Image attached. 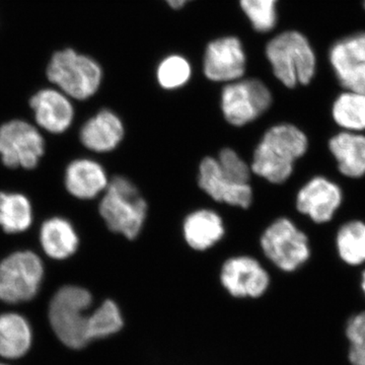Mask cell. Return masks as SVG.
I'll return each instance as SVG.
<instances>
[{"label": "cell", "mask_w": 365, "mask_h": 365, "mask_svg": "<svg viewBox=\"0 0 365 365\" xmlns=\"http://www.w3.org/2000/svg\"><path fill=\"white\" fill-rule=\"evenodd\" d=\"M220 281L232 297L258 299L268 289L270 278L256 259L240 256L228 259L223 264Z\"/></svg>", "instance_id": "10"}, {"label": "cell", "mask_w": 365, "mask_h": 365, "mask_svg": "<svg viewBox=\"0 0 365 365\" xmlns=\"http://www.w3.org/2000/svg\"><path fill=\"white\" fill-rule=\"evenodd\" d=\"M100 213L112 232L134 240L143 230L148 203L130 180L115 177L106 189L100 203Z\"/></svg>", "instance_id": "3"}, {"label": "cell", "mask_w": 365, "mask_h": 365, "mask_svg": "<svg viewBox=\"0 0 365 365\" xmlns=\"http://www.w3.org/2000/svg\"><path fill=\"white\" fill-rule=\"evenodd\" d=\"M199 186L217 202L249 208L253 200V192L249 184H239L222 174L217 160L205 158L199 167Z\"/></svg>", "instance_id": "13"}, {"label": "cell", "mask_w": 365, "mask_h": 365, "mask_svg": "<svg viewBox=\"0 0 365 365\" xmlns=\"http://www.w3.org/2000/svg\"><path fill=\"white\" fill-rule=\"evenodd\" d=\"M124 322L116 302L106 300L88 316V337L90 340L110 337L123 328Z\"/></svg>", "instance_id": "25"}, {"label": "cell", "mask_w": 365, "mask_h": 365, "mask_svg": "<svg viewBox=\"0 0 365 365\" xmlns=\"http://www.w3.org/2000/svg\"><path fill=\"white\" fill-rule=\"evenodd\" d=\"M44 275L42 261L33 252H16L0 263V300L28 302L39 292Z\"/></svg>", "instance_id": "6"}, {"label": "cell", "mask_w": 365, "mask_h": 365, "mask_svg": "<svg viewBox=\"0 0 365 365\" xmlns=\"http://www.w3.org/2000/svg\"><path fill=\"white\" fill-rule=\"evenodd\" d=\"M340 258L349 265L365 262V223L350 222L340 227L336 239Z\"/></svg>", "instance_id": "24"}, {"label": "cell", "mask_w": 365, "mask_h": 365, "mask_svg": "<svg viewBox=\"0 0 365 365\" xmlns=\"http://www.w3.org/2000/svg\"><path fill=\"white\" fill-rule=\"evenodd\" d=\"M33 211L26 196L0 192V227L7 234L23 232L31 227Z\"/></svg>", "instance_id": "22"}, {"label": "cell", "mask_w": 365, "mask_h": 365, "mask_svg": "<svg viewBox=\"0 0 365 365\" xmlns=\"http://www.w3.org/2000/svg\"><path fill=\"white\" fill-rule=\"evenodd\" d=\"M187 244L196 251H206L225 235L222 217L213 210L200 209L187 216L182 225Z\"/></svg>", "instance_id": "17"}, {"label": "cell", "mask_w": 365, "mask_h": 365, "mask_svg": "<svg viewBox=\"0 0 365 365\" xmlns=\"http://www.w3.org/2000/svg\"><path fill=\"white\" fill-rule=\"evenodd\" d=\"M278 0H240L244 13L257 32L268 33L277 24Z\"/></svg>", "instance_id": "26"}, {"label": "cell", "mask_w": 365, "mask_h": 365, "mask_svg": "<svg viewBox=\"0 0 365 365\" xmlns=\"http://www.w3.org/2000/svg\"><path fill=\"white\" fill-rule=\"evenodd\" d=\"M36 121L45 130L62 133L69 128L74 111L71 101L61 91L46 88L31 98Z\"/></svg>", "instance_id": "14"}, {"label": "cell", "mask_w": 365, "mask_h": 365, "mask_svg": "<svg viewBox=\"0 0 365 365\" xmlns=\"http://www.w3.org/2000/svg\"><path fill=\"white\" fill-rule=\"evenodd\" d=\"M272 93L259 79L232 81L223 88L222 110L228 123L241 127L258 119L272 105Z\"/></svg>", "instance_id": "8"}, {"label": "cell", "mask_w": 365, "mask_h": 365, "mask_svg": "<svg viewBox=\"0 0 365 365\" xmlns=\"http://www.w3.org/2000/svg\"><path fill=\"white\" fill-rule=\"evenodd\" d=\"M0 365H4V364H0Z\"/></svg>", "instance_id": "33"}, {"label": "cell", "mask_w": 365, "mask_h": 365, "mask_svg": "<svg viewBox=\"0 0 365 365\" xmlns=\"http://www.w3.org/2000/svg\"><path fill=\"white\" fill-rule=\"evenodd\" d=\"M342 199V190L337 184L325 177H314L299 190L297 208L314 222L325 223L332 220Z\"/></svg>", "instance_id": "12"}, {"label": "cell", "mask_w": 365, "mask_h": 365, "mask_svg": "<svg viewBox=\"0 0 365 365\" xmlns=\"http://www.w3.org/2000/svg\"><path fill=\"white\" fill-rule=\"evenodd\" d=\"M349 338L350 360L354 365H365V313L357 314L350 319L347 326Z\"/></svg>", "instance_id": "29"}, {"label": "cell", "mask_w": 365, "mask_h": 365, "mask_svg": "<svg viewBox=\"0 0 365 365\" xmlns=\"http://www.w3.org/2000/svg\"><path fill=\"white\" fill-rule=\"evenodd\" d=\"M203 69L206 78L212 81L230 83L241 79L246 69V54L241 41L225 37L209 43Z\"/></svg>", "instance_id": "11"}, {"label": "cell", "mask_w": 365, "mask_h": 365, "mask_svg": "<svg viewBox=\"0 0 365 365\" xmlns=\"http://www.w3.org/2000/svg\"><path fill=\"white\" fill-rule=\"evenodd\" d=\"M364 9H365V0H364Z\"/></svg>", "instance_id": "32"}, {"label": "cell", "mask_w": 365, "mask_h": 365, "mask_svg": "<svg viewBox=\"0 0 365 365\" xmlns=\"http://www.w3.org/2000/svg\"><path fill=\"white\" fill-rule=\"evenodd\" d=\"M44 146L39 131L28 122L14 120L0 127V155L6 167L34 169Z\"/></svg>", "instance_id": "9"}, {"label": "cell", "mask_w": 365, "mask_h": 365, "mask_svg": "<svg viewBox=\"0 0 365 365\" xmlns=\"http://www.w3.org/2000/svg\"><path fill=\"white\" fill-rule=\"evenodd\" d=\"M261 247L269 260L285 272L297 270L311 256L306 234L288 218H279L267 227Z\"/></svg>", "instance_id": "7"}, {"label": "cell", "mask_w": 365, "mask_h": 365, "mask_svg": "<svg viewBox=\"0 0 365 365\" xmlns=\"http://www.w3.org/2000/svg\"><path fill=\"white\" fill-rule=\"evenodd\" d=\"M47 76L68 97L86 100L97 93L102 83L103 71L91 57L66 49L53 55Z\"/></svg>", "instance_id": "5"}, {"label": "cell", "mask_w": 365, "mask_h": 365, "mask_svg": "<svg viewBox=\"0 0 365 365\" xmlns=\"http://www.w3.org/2000/svg\"><path fill=\"white\" fill-rule=\"evenodd\" d=\"M109 181L102 165L95 160L72 162L66 173V186L72 196L88 200L107 189Z\"/></svg>", "instance_id": "16"}, {"label": "cell", "mask_w": 365, "mask_h": 365, "mask_svg": "<svg viewBox=\"0 0 365 365\" xmlns=\"http://www.w3.org/2000/svg\"><path fill=\"white\" fill-rule=\"evenodd\" d=\"M334 121L346 131L365 130V96L346 91L334 102Z\"/></svg>", "instance_id": "23"}, {"label": "cell", "mask_w": 365, "mask_h": 365, "mask_svg": "<svg viewBox=\"0 0 365 365\" xmlns=\"http://www.w3.org/2000/svg\"><path fill=\"white\" fill-rule=\"evenodd\" d=\"M40 240L45 253L56 260L72 256L78 247V235L71 223L64 218L54 217L44 222Z\"/></svg>", "instance_id": "19"}, {"label": "cell", "mask_w": 365, "mask_h": 365, "mask_svg": "<svg viewBox=\"0 0 365 365\" xmlns=\"http://www.w3.org/2000/svg\"><path fill=\"white\" fill-rule=\"evenodd\" d=\"M93 302L85 288H61L50 304L49 317L57 337L69 348L81 349L88 342V316L86 312Z\"/></svg>", "instance_id": "4"}, {"label": "cell", "mask_w": 365, "mask_h": 365, "mask_svg": "<svg viewBox=\"0 0 365 365\" xmlns=\"http://www.w3.org/2000/svg\"><path fill=\"white\" fill-rule=\"evenodd\" d=\"M266 56L274 76L287 88L309 85L316 76V53L306 36L297 31L273 38L266 47Z\"/></svg>", "instance_id": "2"}, {"label": "cell", "mask_w": 365, "mask_h": 365, "mask_svg": "<svg viewBox=\"0 0 365 365\" xmlns=\"http://www.w3.org/2000/svg\"><path fill=\"white\" fill-rule=\"evenodd\" d=\"M362 288H364L365 292V271L364 272V275H362Z\"/></svg>", "instance_id": "31"}, {"label": "cell", "mask_w": 365, "mask_h": 365, "mask_svg": "<svg viewBox=\"0 0 365 365\" xmlns=\"http://www.w3.org/2000/svg\"><path fill=\"white\" fill-rule=\"evenodd\" d=\"M329 61L338 81L365 66V32L353 34L334 43Z\"/></svg>", "instance_id": "20"}, {"label": "cell", "mask_w": 365, "mask_h": 365, "mask_svg": "<svg viewBox=\"0 0 365 365\" xmlns=\"http://www.w3.org/2000/svg\"><path fill=\"white\" fill-rule=\"evenodd\" d=\"M307 148L306 134L294 125H275L266 131L255 150L251 170L273 184H282L292 176L295 160Z\"/></svg>", "instance_id": "1"}, {"label": "cell", "mask_w": 365, "mask_h": 365, "mask_svg": "<svg viewBox=\"0 0 365 365\" xmlns=\"http://www.w3.org/2000/svg\"><path fill=\"white\" fill-rule=\"evenodd\" d=\"M329 148L336 158L341 174L349 178L365 175V136L344 131L331 138Z\"/></svg>", "instance_id": "18"}, {"label": "cell", "mask_w": 365, "mask_h": 365, "mask_svg": "<svg viewBox=\"0 0 365 365\" xmlns=\"http://www.w3.org/2000/svg\"><path fill=\"white\" fill-rule=\"evenodd\" d=\"M32 332L28 322L16 314L0 316V355L6 359H20L30 349Z\"/></svg>", "instance_id": "21"}, {"label": "cell", "mask_w": 365, "mask_h": 365, "mask_svg": "<svg viewBox=\"0 0 365 365\" xmlns=\"http://www.w3.org/2000/svg\"><path fill=\"white\" fill-rule=\"evenodd\" d=\"M165 1H167L168 4L172 6L173 9H178L184 6L190 0H165Z\"/></svg>", "instance_id": "30"}, {"label": "cell", "mask_w": 365, "mask_h": 365, "mask_svg": "<svg viewBox=\"0 0 365 365\" xmlns=\"http://www.w3.org/2000/svg\"><path fill=\"white\" fill-rule=\"evenodd\" d=\"M124 137L121 119L110 110L91 118L81 130V141L88 150L108 153L115 150Z\"/></svg>", "instance_id": "15"}, {"label": "cell", "mask_w": 365, "mask_h": 365, "mask_svg": "<svg viewBox=\"0 0 365 365\" xmlns=\"http://www.w3.org/2000/svg\"><path fill=\"white\" fill-rule=\"evenodd\" d=\"M192 69L188 60L180 55H170L158 67V81L165 90H176L186 85L191 78Z\"/></svg>", "instance_id": "27"}, {"label": "cell", "mask_w": 365, "mask_h": 365, "mask_svg": "<svg viewBox=\"0 0 365 365\" xmlns=\"http://www.w3.org/2000/svg\"><path fill=\"white\" fill-rule=\"evenodd\" d=\"M217 163L222 174L228 179L239 184H249L251 170L235 150L223 148L218 155Z\"/></svg>", "instance_id": "28"}]
</instances>
